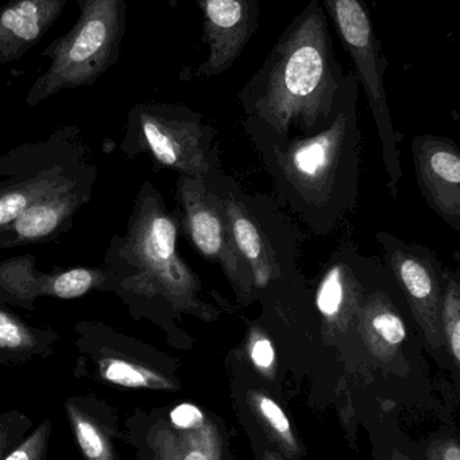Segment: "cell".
Segmentation results:
<instances>
[{
    "label": "cell",
    "instance_id": "1",
    "mask_svg": "<svg viewBox=\"0 0 460 460\" xmlns=\"http://www.w3.org/2000/svg\"><path fill=\"white\" fill-rule=\"evenodd\" d=\"M181 220L153 183H142L126 233L113 235L104 256V291L123 302L137 321L150 322L173 346L188 345L178 322L218 321L221 310L205 299L202 281L178 253Z\"/></svg>",
    "mask_w": 460,
    "mask_h": 460
},
{
    "label": "cell",
    "instance_id": "2",
    "mask_svg": "<svg viewBox=\"0 0 460 460\" xmlns=\"http://www.w3.org/2000/svg\"><path fill=\"white\" fill-rule=\"evenodd\" d=\"M350 77L335 56L323 4L310 0L240 89L243 126L280 137L318 134L337 118Z\"/></svg>",
    "mask_w": 460,
    "mask_h": 460
},
{
    "label": "cell",
    "instance_id": "3",
    "mask_svg": "<svg viewBox=\"0 0 460 460\" xmlns=\"http://www.w3.org/2000/svg\"><path fill=\"white\" fill-rule=\"evenodd\" d=\"M359 81L351 72L342 107L323 131L280 137L243 126L273 183L275 202L311 232H334L356 207L361 181Z\"/></svg>",
    "mask_w": 460,
    "mask_h": 460
},
{
    "label": "cell",
    "instance_id": "4",
    "mask_svg": "<svg viewBox=\"0 0 460 460\" xmlns=\"http://www.w3.org/2000/svg\"><path fill=\"white\" fill-rule=\"evenodd\" d=\"M207 180L223 201L238 251L250 268L256 300L277 307L302 284L299 233L275 209V199L243 193L223 172Z\"/></svg>",
    "mask_w": 460,
    "mask_h": 460
},
{
    "label": "cell",
    "instance_id": "5",
    "mask_svg": "<svg viewBox=\"0 0 460 460\" xmlns=\"http://www.w3.org/2000/svg\"><path fill=\"white\" fill-rule=\"evenodd\" d=\"M77 5L72 29L51 40L41 53L50 64L30 86L29 107H37L61 91L94 85L121 59L126 0H77Z\"/></svg>",
    "mask_w": 460,
    "mask_h": 460
},
{
    "label": "cell",
    "instance_id": "6",
    "mask_svg": "<svg viewBox=\"0 0 460 460\" xmlns=\"http://www.w3.org/2000/svg\"><path fill=\"white\" fill-rule=\"evenodd\" d=\"M121 150L130 158L149 156L154 166L189 178H207L221 170L212 124L183 104L146 102L127 115Z\"/></svg>",
    "mask_w": 460,
    "mask_h": 460
},
{
    "label": "cell",
    "instance_id": "7",
    "mask_svg": "<svg viewBox=\"0 0 460 460\" xmlns=\"http://www.w3.org/2000/svg\"><path fill=\"white\" fill-rule=\"evenodd\" d=\"M91 147L77 126L16 146L0 156V229L24 210L95 169Z\"/></svg>",
    "mask_w": 460,
    "mask_h": 460
},
{
    "label": "cell",
    "instance_id": "8",
    "mask_svg": "<svg viewBox=\"0 0 460 460\" xmlns=\"http://www.w3.org/2000/svg\"><path fill=\"white\" fill-rule=\"evenodd\" d=\"M343 48L353 61L359 85H364L370 110L374 116L383 143V164L392 196L396 199L402 177L400 164L399 135L392 123L386 97L385 77L389 61L383 56V43L375 34L374 24L365 0H321Z\"/></svg>",
    "mask_w": 460,
    "mask_h": 460
},
{
    "label": "cell",
    "instance_id": "9",
    "mask_svg": "<svg viewBox=\"0 0 460 460\" xmlns=\"http://www.w3.org/2000/svg\"><path fill=\"white\" fill-rule=\"evenodd\" d=\"M81 362L91 376L108 385L149 391H178L176 364L167 354L102 322L80 321L75 326Z\"/></svg>",
    "mask_w": 460,
    "mask_h": 460
},
{
    "label": "cell",
    "instance_id": "10",
    "mask_svg": "<svg viewBox=\"0 0 460 460\" xmlns=\"http://www.w3.org/2000/svg\"><path fill=\"white\" fill-rule=\"evenodd\" d=\"M181 230L211 264L223 270L242 307L256 302L253 276L238 251L223 201L210 181L178 175L176 188Z\"/></svg>",
    "mask_w": 460,
    "mask_h": 460
},
{
    "label": "cell",
    "instance_id": "11",
    "mask_svg": "<svg viewBox=\"0 0 460 460\" xmlns=\"http://www.w3.org/2000/svg\"><path fill=\"white\" fill-rule=\"evenodd\" d=\"M380 238L389 273L404 295L429 351L437 361L448 359L440 322L446 268L434 252L423 246L405 243L388 233H383Z\"/></svg>",
    "mask_w": 460,
    "mask_h": 460
},
{
    "label": "cell",
    "instance_id": "12",
    "mask_svg": "<svg viewBox=\"0 0 460 460\" xmlns=\"http://www.w3.org/2000/svg\"><path fill=\"white\" fill-rule=\"evenodd\" d=\"M378 273L380 270H375L372 262L359 259L354 251L335 254L315 292L321 337L329 345L354 348L358 343L359 307Z\"/></svg>",
    "mask_w": 460,
    "mask_h": 460
},
{
    "label": "cell",
    "instance_id": "13",
    "mask_svg": "<svg viewBox=\"0 0 460 460\" xmlns=\"http://www.w3.org/2000/svg\"><path fill=\"white\" fill-rule=\"evenodd\" d=\"M151 460H229L224 426L212 413L181 402L151 423L146 435Z\"/></svg>",
    "mask_w": 460,
    "mask_h": 460
},
{
    "label": "cell",
    "instance_id": "14",
    "mask_svg": "<svg viewBox=\"0 0 460 460\" xmlns=\"http://www.w3.org/2000/svg\"><path fill=\"white\" fill-rule=\"evenodd\" d=\"M203 13V42L207 43L205 61L197 67V77L210 78L227 72L239 58L258 30L257 0H194ZM178 0H169L172 8Z\"/></svg>",
    "mask_w": 460,
    "mask_h": 460
},
{
    "label": "cell",
    "instance_id": "15",
    "mask_svg": "<svg viewBox=\"0 0 460 460\" xmlns=\"http://www.w3.org/2000/svg\"><path fill=\"white\" fill-rule=\"evenodd\" d=\"M97 178L96 166L35 202L13 223L0 229V249L53 243L67 234L78 210L91 201Z\"/></svg>",
    "mask_w": 460,
    "mask_h": 460
},
{
    "label": "cell",
    "instance_id": "16",
    "mask_svg": "<svg viewBox=\"0 0 460 460\" xmlns=\"http://www.w3.org/2000/svg\"><path fill=\"white\" fill-rule=\"evenodd\" d=\"M413 164L428 207L460 232V153L447 137L421 135L413 140Z\"/></svg>",
    "mask_w": 460,
    "mask_h": 460
},
{
    "label": "cell",
    "instance_id": "17",
    "mask_svg": "<svg viewBox=\"0 0 460 460\" xmlns=\"http://www.w3.org/2000/svg\"><path fill=\"white\" fill-rule=\"evenodd\" d=\"M238 410L251 435L264 439L285 460H302V440L286 411L257 375L238 377L235 383Z\"/></svg>",
    "mask_w": 460,
    "mask_h": 460
},
{
    "label": "cell",
    "instance_id": "18",
    "mask_svg": "<svg viewBox=\"0 0 460 460\" xmlns=\"http://www.w3.org/2000/svg\"><path fill=\"white\" fill-rule=\"evenodd\" d=\"M358 343L380 367H394L404 353L408 329L391 292L374 280L362 300L356 322Z\"/></svg>",
    "mask_w": 460,
    "mask_h": 460
},
{
    "label": "cell",
    "instance_id": "19",
    "mask_svg": "<svg viewBox=\"0 0 460 460\" xmlns=\"http://www.w3.org/2000/svg\"><path fill=\"white\" fill-rule=\"evenodd\" d=\"M69 0H8L0 7V65L23 58L56 23Z\"/></svg>",
    "mask_w": 460,
    "mask_h": 460
},
{
    "label": "cell",
    "instance_id": "20",
    "mask_svg": "<svg viewBox=\"0 0 460 460\" xmlns=\"http://www.w3.org/2000/svg\"><path fill=\"white\" fill-rule=\"evenodd\" d=\"M65 412L84 460H121L116 454V419L110 407L94 396L70 397Z\"/></svg>",
    "mask_w": 460,
    "mask_h": 460
},
{
    "label": "cell",
    "instance_id": "21",
    "mask_svg": "<svg viewBox=\"0 0 460 460\" xmlns=\"http://www.w3.org/2000/svg\"><path fill=\"white\" fill-rule=\"evenodd\" d=\"M59 340L54 330L32 326L0 305V365H22L51 356Z\"/></svg>",
    "mask_w": 460,
    "mask_h": 460
},
{
    "label": "cell",
    "instance_id": "22",
    "mask_svg": "<svg viewBox=\"0 0 460 460\" xmlns=\"http://www.w3.org/2000/svg\"><path fill=\"white\" fill-rule=\"evenodd\" d=\"M46 279L48 273L37 270L32 254L0 261V305L34 310L35 302L43 297Z\"/></svg>",
    "mask_w": 460,
    "mask_h": 460
},
{
    "label": "cell",
    "instance_id": "23",
    "mask_svg": "<svg viewBox=\"0 0 460 460\" xmlns=\"http://www.w3.org/2000/svg\"><path fill=\"white\" fill-rule=\"evenodd\" d=\"M104 267H77L48 273L43 296L76 299L92 291H104Z\"/></svg>",
    "mask_w": 460,
    "mask_h": 460
},
{
    "label": "cell",
    "instance_id": "24",
    "mask_svg": "<svg viewBox=\"0 0 460 460\" xmlns=\"http://www.w3.org/2000/svg\"><path fill=\"white\" fill-rule=\"evenodd\" d=\"M443 340L451 369L458 376L460 367V275L455 270H446L443 288L442 311Z\"/></svg>",
    "mask_w": 460,
    "mask_h": 460
},
{
    "label": "cell",
    "instance_id": "25",
    "mask_svg": "<svg viewBox=\"0 0 460 460\" xmlns=\"http://www.w3.org/2000/svg\"><path fill=\"white\" fill-rule=\"evenodd\" d=\"M245 359L254 375L264 383L277 380V351L275 342L264 327L254 324L248 329L245 342Z\"/></svg>",
    "mask_w": 460,
    "mask_h": 460
},
{
    "label": "cell",
    "instance_id": "26",
    "mask_svg": "<svg viewBox=\"0 0 460 460\" xmlns=\"http://www.w3.org/2000/svg\"><path fill=\"white\" fill-rule=\"evenodd\" d=\"M32 427V419L19 411H11L0 416V460L5 458Z\"/></svg>",
    "mask_w": 460,
    "mask_h": 460
},
{
    "label": "cell",
    "instance_id": "27",
    "mask_svg": "<svg viewBox=\"0 0 460 460\" xmlns=\"http://www.w3.org/2000/svg\"><path fill=\"white\" fill-rule=\"evenodd\" d=\"M50 434V420L42 421L3 460H46Z\"/></svg>",
    "mask_w": 460,
    "mask_h": 460
},
{
    "label": "cell",
    "instance_id": "28",
    "mask_svg": "<svg viewBox=\"0 0 460 460\" xmlns=\"http://www.w3.org/2000/svg\"><path fill=\"white\" fill-rule=\"evenodd\" d=\"M427 460H460V446L456 438L432 440L426 451Z\"/></svg>",
    "mask_w": 460,
    "mask_h": 460
},
{
    "label": "cell",
    "instance_id": "29",
    "mask_svg": "<svg viewBox=\"0 0 460 460\" xmlns=\"http://www.w3.org/2000/svg\"><path fill=\"white\" fill-rule=\"evenodd\" d=\"M251 443H253L254 453H256L257 459L258 460H285L275 448L270 447L264 439L257 437V435H251Z\"/></svg>",
    "mask_w": 460,
    "mask_h": 460
},
{
    "label": "cell",
    "instance_id": "30",
    "mask_svg": "<svg viewBox=\"0 0 460 460\" xmlns=\"http://www.w3.org/2000/svg\"><path fill=\"white\" fill-rule=\"evenodd\" d=\"M386 460H412L410 458V456H407V454L402 453V451L400 450H392L391 453L388 454V456H386Z\"/></svg>",
    "mask_w": 460,
    "mask_h": 460
}]
</instances>
